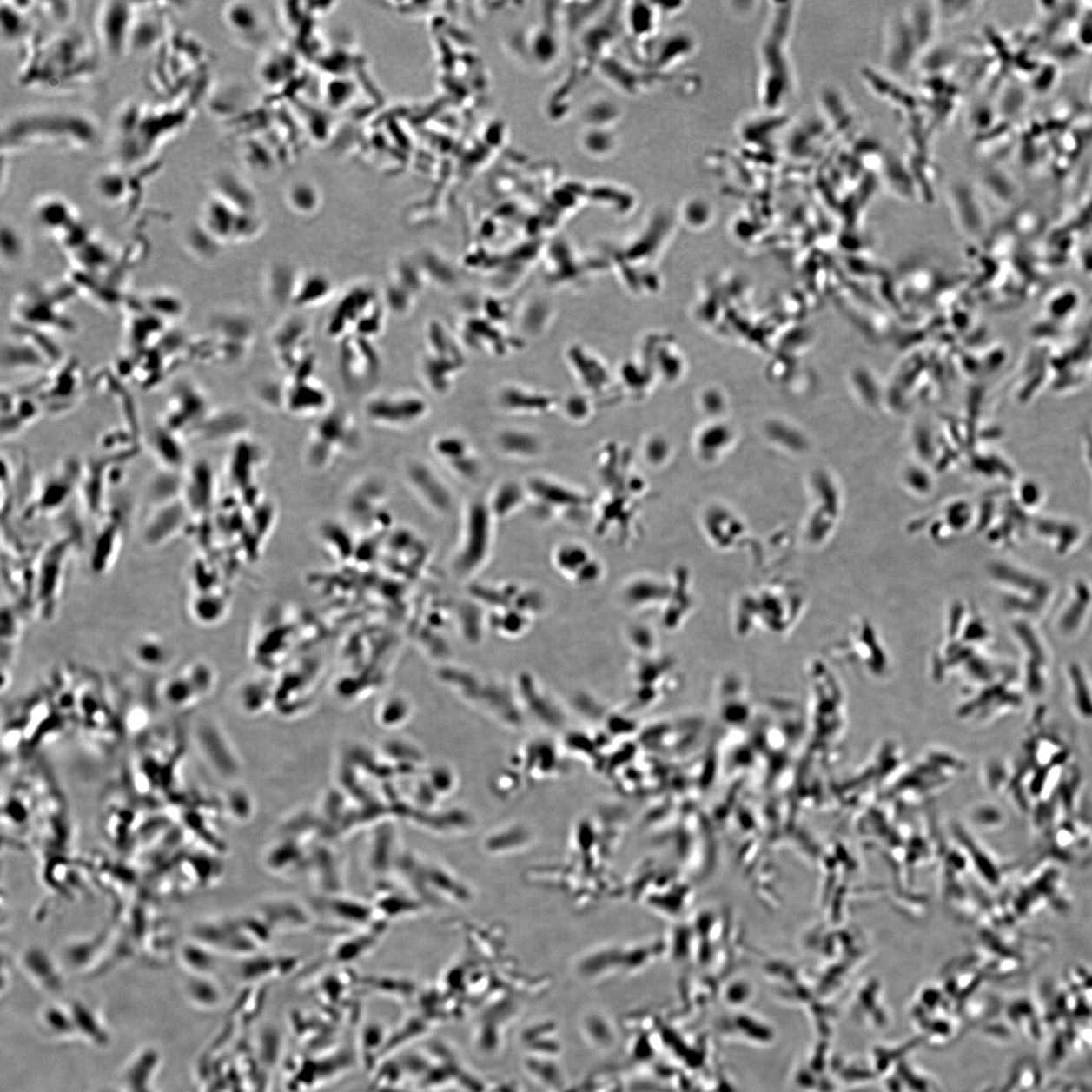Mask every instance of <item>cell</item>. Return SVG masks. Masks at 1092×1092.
<instances>
[{"label": "cell", "instance_id": "obj_9", "mask_svg": "<svg viewBox=\"0 0 1092 1092\" xmlns=\"http://www.w3.org/2000/svg\"><path fill=\"white\" fill-rule=\"evenodd\" d=\"M188 507L184 501L171 500L169 505L153 513L144 530V539L151 546L165 544L185 527Z\"/></svg>", "mask_w": 1092, "mask_h": 1092}, {"label": "cell", "instance_id": "obj_16", "mask_svg": "<svg viewBox=\"0 0 1092 1092\" xmlns=\"http://www.w3.org/2000/svg\"><path fill=\"white\" fill-rule=\"evenodd\" d=\"M182 989L187 1001L195 1008L212 1009L220 1001L218 987L202 975H190L185 980Z\"/></svg>", "mask_w": 1092, "mask_h": 1092}, {"label": "cell", "instance_id": "obj_2", "mask_svg": "<svg viewBox=\"0 0 1092 1092\" xmlns=\"http://www.w3.org/2000/svg\"><path fill=\"white\" fill-rule=\"evenodd\" d=\"M493 520L495 516L489 503L474 500L468 505L460 545L453 563L454 570L460 575H473L486 564L492 547Z\"/></svg>", "mask_w": 1092, "mask_h": 1092}, {"label": "cell", "instance_id": "obj_14", "mask_svg": "<svg viewBox=\"0 0 1092 1092\" xmlns=\"http://www.w3.org/2000/svg\"><path fill=\"white\" fill-rule=\"evenodd\" d=\"M497 447L512 459L533 460L542 452V442L538 436L523 430H506L497 437Z\"/></svg>", "mask_w": 1092, "mask_h": 1092}, {"label": "cell", "instance_id": "obj_11", "mask_svg": "<svg viewBox=\"0 0 1092 1092\" xmlns=\"http://www.w3.org/2000/svg\"><path fill=\"white\" fill-rule=\"evenodd\" d=\"M76 1025L77 1038L97 1049L108 1048L112 1042L109 1028L97 1011L83 1002L68 1004Z\"/></svg>", "mask_w": 1092, "mask_h": 1092}, {"label": "cell", "instance_id": "obj_5", "mask_svg": "<svg viewBox=\"0 0 1092 1092\" xmlns=\"http://www.w3.org/2000/svg\"><path fill=\"white\" fill-rule=\"evenodd\" d=\"M527 498H532L546 513L575 516L590 504V499L571 486L546 477H533L526 484Z\"/></svg>", "mask_w": 1092, "mask_h": 1092}, {"label": "cell", "instance_id": "obj_1", "mask_svg": "<svg viewBox=\"0 0 1092 1092\" xmlns=\"http://www.w3.org/2000/svg\"><path fill=\"white\" fill-rule=\"evenodd\" d=\"M97 134L94 119L78 110L28 109L3 122L2 145L9 152L41 147L83 149L94 143Z\"/></svg>", "mask_w": 1092, "mask_h": 1092}, {"label": "cell", "instance_id": "obj_21", "mask_svg": "<svg viewBox=\"0 0 1092 1092\" xmlns=\"http://www.w3.org/2000/svg\"><path fill=\"white\" fill-rule=\"evenodd\" d=\"M21 8L20 3H8L2 5V30L3 35L8 40H15L21 36L26 30V20L23 17L24 10Z\"/></svg>", "mask_w": 1092, "mask_h": 1092}, {"label": "cell", "instance_id": "obj_15", "mask_svg": "<svg viewBox=\"0 0 1092 1092\" xmlns=\"http://www.w3.org/2000/svg\"><path fill=\"white\" fill-rule=\"evenodd\" d=\"M39 1023L42 1031L56 1041L77 1040L76 1025L68 1005L50 1004L41 1010Z\"/></svg>", "mask_w": 1092, "mask_h": 1092}, {"label": "cell", "instance_id": "obj_12", "mask_svg": "<svg viewBox=\"0 0 1092 1092\" xmlns=\"http://www.w3.org/2000/svg\"><path fill=\"white\" fill-rule=\"evenodd\" d=\"M23 970L42 991L58 993L63 989V979L57 963L40 950H30L23 956Z\"/></svg>", "mask_w": 1092, "mask_h": 1092}, {"label": "cell", "instance_id": "obj_19", "mask_svg": "<svg viewBox=\"0 0 1092 1092\" xmlns=\"http://www.w3.org/2000/svg\"><path fill=\"white\" fill-rule=\"evenodd\" d=\"M181 961L190 975L208 976L207 972L214 967V958L208 955V947L197 943H189L182 948Z\"/></svg>", "mask_w": 1092, "mask_h": 1092}, {"label": "cell", "instance_id": "obj_8", "mask_svg": "<svg viewBox=\"0 0 1092 1092\" xmlns=\"http://www.w3.org/2000/svg\"><path fill=\"white\" fill-rule=\"evenodd\" d=\"M435 454L460 479L472 480L480 473V462L473 449L464 438L447 435L438 438L434 446Z\"/></svg>", "mask_w": 1092, "mask_h": 1092}, {"label": "cell", "instance_id": "obj_22", "mask_svg": "<svg viewBox=\"0 0 1092 1092\" xmlns=\"http://www.w3.org/2000/svg\"><path fill=\"white\" fill-rule=\"evenodd\" d=\"M136 657L144 665H162L165 652L162 641L156 639H144L136 646Z\"/></svg>", "mask_w": 1092, "mask_h": 1092}, {"label": "cell", "instance_id": "obj_13", "mask_svg": "<svg viewBox=\"0 0 1092 1092\" xmlns=\"http://www.w3.org/2000/svg\"><path fill=\"white\" fill-rule=\"evenodd\" d=\"M68 544L65 541H60L58 544L48 549V553L42 559L40 572L38 575V593L40 600L44 602H52L55 597L59 593V587L62 579V570L66 561Z\"/></svg>", "mask_w": 1092, "mask_h": 1092}, {"label": "cell", "instance_id": "obj_7", "mask_svg": "<svg viewBox=\"0 0 1092 1092\" xmlns=\"http://www.w3.org/2000/svg\"><path fill=\"white\" fill-rule=\"evenodd\" d=\"M557 570L573 582H591L600 575V565L592 557L584 546L575 541H566L555 548L553 555Z\"/></svg>", "mask_w": 1092, "mask_h": 1092}, {"label": "cell", "instance_id": "obj_23", "mask_svg": "<svg viewBox=\"0 0 1092 1092\" xmlns=\"http://www.w3.org/2000/svg\"><path fill=\"white\" fill-rule=\"evenodd\" d=\"M103 1092H122V1091L121 1090V1089H108Z\"/></svg>", "mask_w": 1092, "mask_h": 1092}, {"label": "cell", "instance_id": "obj_6", "mask_svg": "<svg viewBox=\"0 0 1092 1092\" xmlns=\"http://www.w3.org/2000/svg\"><path fill=\"white\" fill-rule=\"evenodd\" d=\"M162 1067V1055L154 1047H144L129 1059L122 1071V1092H158L157 1077Z\"/></svg>", "mask_w": 1092, "mask_h": 1092}, {"label": "cell", "instance_id": "obj_3", "mask_svg": "<svg viewBox=\"0 0 1092 1092\" xmlns=\"http://www.w3.org/2000/svg\"><path fill=\"white\" fill-rule=\"evenodd\" d=\"M835 652L838 659L862 671L864 675L882 678L891 671L890 652L868 622L857 623L851 628L850 632L838 641Z\"/></svg>", "mask_w": 1092, "mask_h": 1092}, {"label": "cell", "instance_id": "obj_20", "mask_svg": "<svg viewBox=\"0 0 1092 1092\" xmlns=\"http://www.w3.org/2000/svg\"><path fill=\"white\" fill-rule=\"evenodd\" d=\"M153 449L166 467L175 468L182 465L183 448L178 437L160 433L153 440Z\"/></svg>", "mask_w": 1092, "mask_h": 1092}, {"label": "cell", "instance_id": "obj_18", "mask_svg": "<svg viewBox=\"0 0 1092 1092\" xmlns=\"http://www.w3.org/2000/svg\"><path fill=\"white\" fill-rule=\"evenodd\" d=\"M36 217L40 223H44L50 229H57V225L61 226L62 222L68 223L63 218H73L72 207L66 201L60 199L58 196H48L40 200L36 206Z\"/></svg>", "mask_w": 1092, "mask_h": 1092}, {"label": "cell", "instance_id": "obj_10", "mask_svg": "<svg viewBox=\"0 0 1092 1092\" xmlns=\"http://www.w3.org/2000/svg\"><path fill=\"white\" fill-rule=\"evenodd\" d=\"M409 477L419 495L432 509L442 514H447L452 510L453 504L452 492L433 471L427 467L418 465L411 468Z\"/></svg>", "mask_w": 1092, "mask_h": 1092}, {"label": "cell", "instance_id": "obj_17", "mask_svg": "<svg viewBox=\"0 0 1092 1092\" xmlns=\"http://www.w3.org/2000/svg\"><path fill=\"white\" fill-rule=\"evenodd\" d=\"M526 486L515 483H505L499 486L489 503L492 513L495 518L507 517L526 501Z\"/></svg>", "mask_w": 1092, "mask_h": 1092}, {"label": "cell", "instance_id": "obj_4", "mask_svg": "<svg viewBox=\"0 0 1092 1092\" xmlns=\"http://www.w3.org/2000/svg\"><path fill=\"white\" fill-rule=\"evenodd\" d=\"M135 21L132 3H102L96 10V28L104 51L114 57L121 56L131 45Z\"/></svg>", "mask_w": 1092, "mask_h": 1092}]
</instances>
